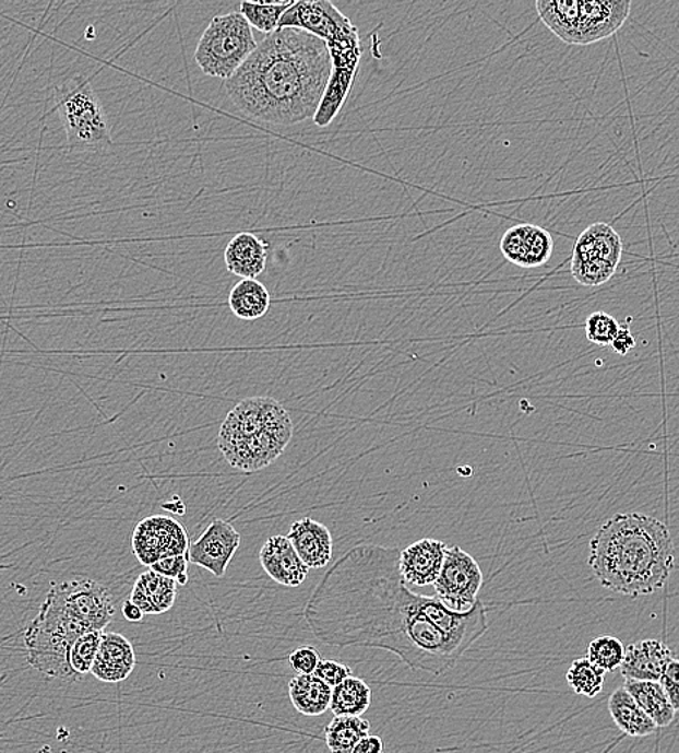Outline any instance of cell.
<instances>
[{"mask_svg":"<svg viewBox=\"0 0 679 753\" xmlns=\"http://www.w3.org/2000/svg\"><path fill=\"white\" fill-rule=\"evenodd\" d=\"M293 436V423L286 421L274 423L250 438L235 443H219V449L226 461L243 472H255L269 467L275 458L282 456Z\"/></svg>","mask_w":679,"mask_h":753,"instance_id":"10","label":"cell"},{"mask_svg":"<svg viewBox=\"0 0 679 753\" xmlns=\"http://www.w3.org/2000/svg\"><path fill=\"white\" fill-rule=\"evenodd\" d=\"M609 711L617 728L632 738H646L658 730L655 721L639 706L633 695L623 687L616 689L609 698Z\"/></svg>","mask_w":679,"mask_h":753,"instance_id":"24","label":"cell"},{"mask_svg":"<svg viewBox=\"0 0 679 753\" xmlns=\"http://www.w3.org/2000/svg\"><path fill=\"white\" fill-rule=\"evenodd\" d=\"M536 11L540 20L559 39L574 46L579 28L581 0H538Z\"/></svg>","mask_w":679,"mask_h":753,"instance_id":"27","label":"cell"},{"mask_svg":"<svg viewBox=\"0 0 679 753\" xmlns=\"http://www.w3.org/2000/svg\"><path fill=\"white\" fill-rule=\"evenodd\" d=\"M663 685L665 693H667L669 702H671L672 707L676 711H679V661L678 659H672L664 671L663 679L659 681Z\"/></svg>","mask_w":679,"mask_h":753,"instance_id":"41","label":"cell"},{"mask_svg":"<svg viewBox=\"0 0 679 753\" xmlns=\"http://www.w3.org/2000/svg\"><path fill=\"white\" fill-rule=\"evenodd\" d=\"M241 545V534L229 521L216 519L189 548V561L222 578Z\"/></svg>","mask_w":679,"mask_h":753,"instance_id":"12","label":"cell"},{"mask_svg":"<svg viewBox=\"0 0 679 753\" xmlns=\"http://www.w3.org/2000/svg\"><path fill=\"white\" fill-rule=\"evenodd\" d=\"M370 685L357 676H349L332 693L331 711L335 716L362 717L371 706Z\"/></svg>","mask_w":679,"mask_h":753,"instance_id":"31","label":"cell"},{"mask_svg":"<svg viewBox=\"0 0 679 753\" xmlns=\"http://www.w3.org/2000/svg\"><path fill=\"white\" fill-rule=\"evenodd\" d=\"M501 254L505 260L522 269H536L550 260L553 238L540 226L522 224L504 232L500 240Z\"/></svg>","mask_w":679,"mask_h":753,"instance_id":"16","label":"cell"},{"mask_svg":"<svg viewBox=\"0 0 679 753\" xmlns=\"http://www.w3.org/2000/svg\"><path fill=\"white\" fill-rule=\"evenodd\" d=\"M122 614L123 617H126L127 621L130 622H141L142 619H144L145 616V613L142 612V610L138 608L136 604L132 603L131 600H127L126 603H123Z\"/></svg>","mask_w":679,"mask_h":753,"instance_id":"44","label":"cell"},{"mask_svg":"<svg viewBox=\"0 0 679 753\" xmlns=\"http://www.w3.org/2000/svg\"><path fill=\"white\" fill-rule=\"evenodd\" d=\"M617 267L605 260H583L571 258V274L575 282L585 287H597L609 282L616 274Z\"/></svg>","mask_w":679,"mask_h":753,"instance_id":"35","label":"cell"},{"mask_svg":"<svg viewBox=\"0 0 679 753\" xmlns=\"http://www.w3.org/2000/svg\"><path fill=\"white\" fill-rule=\"evenodd\" d=\"M230 311L242 320L263 318L270 310L272 297L267 287L257 279H243L235 284L228 297Z\"/></svg>","mask_w":679,"mask_h":753,"instance_id":"29","label":"cell"},{"mask_svg":"<svg viewBox=\"0 0 679 753\" xmlns=\"http://www.w3.org/2000/svg\"><path fill=\"white\" fill-rule=\"evenodd\" d=\"M353 753H384V742L379 737L368 734L355 746Z\"/></svg>","mask_w":679,"mask_h":753,"instance_id":"43","label":"cell"},{"mask_svg":"<svg viewBox=\"0 0 679 753\" xmlns=\"http://www.w3.org/2000/svg\"><path fill=\"white\" fill-rule=\"evenodd\" d=\"M331 74L325 42L306 31L279 28L259 44L225 87L241 113L287 127L317 116Z\"/></svg>","mask_w":679,"mask_h":753,"instance_id":"2","label":"cell"},{"mask_svg":"<svg viewBox=\"0 0 679 753\" xmlns=\"http://www.w3.org/2000/svg\"><path fill=\"white\" fill-rule=\"evenodd\" d=\"M321 661V655L313 646H300V648L293 650L290 657H288L290 667L299 675L314 674Z\"/></svg>","mask_w":679,"mask_h":753,"instance_id":"39","label":"cell"},{"mask_svg":"<svg viewBox=\"0 0 679 753\" xmlns=\"http://www.w3.org/2000/svg\"><path fill=\"white\" fill-rule=\"evenodd\" d=\"M354 26L330 0H300L284 13L279 28H296L330 42Z\"/></svg>","mask_w":679,"mask_h":753,"instance_id":"13","label":"cell"},{"mask_svg":"<svg viewBox=\"0 0 679 753\" xmlns=\"http://www.w3.org/2000/svg\"><path fill=\"white\" fill-rule=\"evenodd\" d=\"M626 648L615 636H598L588 645L587 658L603 671L612 672L623 663Z\"/></svg>","mask_w":679,"mask_h":753,"instance_id":"34","label":"cell"},{"mask_svg":"<svg viewBox=\"0 0 679 753\" xmlns=\"http://www.w3.org/2000/svg\"><path fill=\"white\" fill-rule=\"evenodd\" d=\"M623 244L619 234L605 222H597L583 232L576 239L574 257L583 260H605L619 267Z\"/></svg>","mask_w":679,"mask_h":753,"instance_id":"25","label":"cell"},{"mask_svg":"<svg viewBox=\"0 0 679 753\" xmlns=\"http://www.w3.org/2000/svg\"><path fill=\"white\" fill-rule=\"evenodd\" d=\"M630 320L632 319L629 318L624 323H620L619 332H617V337L612 341L611 348L616 354L628 355L636 346V340H634L633 333L630 331Z\"/></svg>","mask_w":679,"mask_h":753,"instance_id":"42","label":"cell"},{"mask_svg":"<svg viewBox=\"0 0 679 753\" xmlns=\"http://www.w3.org/2000/svg\"><path fill=\"white\" fill-rule=\"evenodd\" d=\"M448 546L437 539H420L401 554V572L408 584L417 587L432 586L445 563Z\"/></svg>","mask_w":679,"mask_h":753,"instance_id":"17","label":"cell"},{"mask_svg":"<svg viewBox=\"0 0 679 753\" xmlns=\"http://www.w3.org/2000/svg\"><path fill=\"white\" fill-rule=\"evenodd\" d=\"M332 58V74L327 83L325 96L319 106L313 122L319 128H325L334 122V119L344 108L350 91H353L355 78L358 74L359 61H361L362 47L357 26H353L338 37L326 43Z\"/></svg>","mask_w":679,"mask_h":753,"instance_id":"7","label":"cell"},{"mask_svg":"<svg viewBox=\"0 0 679 753\" xmlns=\"http://www.w3.org/2000/svg\"><path fill=\"white\" fill-rule=\"evenodd\" d=\"M606 671L589 661L587 657L575 659L567 672L568 685L572 692L587 698L597 697L605 687Z\"/></svg>","mask_w":679,"mask_h":753,"instance_id":"32","label":"cell"},{"mask_svg":"<svg viewBox=\"0 0 679 753\" xmlns=\"http://www.w3.org/2000/svg\"><path fill=\"white\" fill-rule=\"evenodd\" d=\"M370 730V721L362 717L335 716L325 729L327 750L330 753H353Z\"/></svg>","mask_w":679,"mask_h":753,"instance_id":"30","label":"cell"},{"mask_svg":"<svg viewBox=\"0 0 679 753\" xmlns=\"http://www.w3.org/2000/svg\"><path fill=\"white\" fill-rule=\"evenodd\" d=\"M484 576L474 556L458 545L446 551L445 563L433 584L437 597L456 613H467L476 608Z\"/></svg>","mask_w":679,"mask_h":753,"instance_id":"9","label":"cell"},{"mask_svg":"<svg viewBox=\"0 0 679 753\" xmlns=\"http://www.w3.org/2000/svg\"><path fill=\"white\" fill-rule=\"evenodd\" d=\"M282 404L269 398L243 400L226 417L219 432V443H235L260 434L265 427L288 419Z\"/></svg>","mask_w":679,"mask_h":753,"instance_id":"14","label":"cell"},{"mask_svg":"<svg viewBox=\"0 0 679 753\" xmlns=\"http://www.w3.org/2000/svg\"><path fill=\"white\" fill-rule=\"evenodd\" d=\"M105 632L93 631L80 636L70 650V666L75 675L92 672Z\"/></svg>","mask_w":679,"mask_h":753,"instance_id":"36","label":"cell"},{"mask_svg":"<svg viewBox=\"0 0 679 753\" xmlns=\"http://www.w3.org/2000/svg\"><path fill=\"white\" fill-rule=\"evenodd\" d=\"M287 538L309 568H325L334 555L331 530L321 521L305 518L291 525Z\"/></svg>","mask_w":679,"mask_h":753,"instance_id":"21","label":"cell"},{"mask_svg":"<svg viewBox=\"0 0 679 753\" xmlns=\"http://www.w3.org/2000/svg\"><path fill=\"white\" fill-rule=\"evenodd\" d=\"M630 0H583L574 46H589L611 37L630 15Z\"/></svg>","mask_w":679,"mask_h":753,"instance_id":"15","label":"cell"},{"mask_svg":"<svg viewBox=\"0 0 679 753\" xmlns=\"http://www.w3.org/2000/svg\"><path fill=\"white\" fill-rule=\"evenodd\" d=\"M293 3H295L293 0L278 3L242 2L239 12L247 17L252 28L270 35L279 30L284 13L293 7Z\"/></svg>","mask_w":679,"mask_h":753,"instance_id":"33","label":"cell"},{"mask_svg":"<svg viewBox=\"0 0 679 753\" xmlns=\"http://www.w3.org/2000/svg\"><path fill=\"white\" fill-rule=\"evenodd\" d=\"M672 650L658 639H645L626 648L621 675L626 680L656 681L659 683L664 671L672 661Z\"/></svg>","mask_w":679,"mask_h":753,"instance_id":"18","label":"cell"},{"mask_svg":"<svg viewBox=\"0 0 679 753\" xmlns=\"http://www.w3.org/2000/svg\"><path fill=\"white\" fill-rule=\"evenodd\" d=\"M619 329L620 323L606 311H594L585 320V336L596 345L611 346Z\"/></svg>","mask_w":679,"mask_h":753,"instance_id":"37","label":"cell"},{"mask_svg":"<svg viewBox=\"0 0 679 753\" xmlns=\"http://www.w3.org/2000/svg\"><path fill=\"white\" fill-rule=\"evenodd\" d=\"M624 687L658 728H668L676 720V708L660 683L626 680Z\"/></svg>","mask_w":679,"mask_h":753,"instance_id":"28","label":"cell"},{"mask_svg":"<svg viewBox=\"0 0 679 753\" xmlns=\"http://www.w3.org/2000/svg\"><path fill=\"white\" fill-rule=\"evenodd\" d=\"M188 563L189 556L186 555L167 556V558L159 560L158 563L151 565L150 568L164 577L175 579L181 586H186L189 581Z\"/></svg>","mask_w":679,"mask_h":753,"instance_id":"38","label":"cell"},{"mask_svg":"<svg viewBox=\"0 0 679 753\" xmlns=\"http://www.w3.org/2000/svg\"><path fill=\"white\" fill-rule=\"evenodd\" d=\"M260 563L264 572L275 583L286 587H299L309 576V567L287 537H272L260 552Z\"/></svg>","mask_w":679,"mask_h":753,"instance_id":"19","label":"cell"},{"mask_svg":"<svg viewBox=\"0 0 679 753\" xmlns=\"http://www.w3.org/2000/svg\"><path fill=\"white\" fill-rule=\"evenodd\" d=\"M269 245L251 232H241L229 240L225 249V264L229 273L243 279H257L267 267Z\"/></svg>","mask_w":679,"mask_h":753,"instance_id":"22","label":"cell"},{"mask_svg":"<svg viewBox=\"0 0 679 753\" xmlns=\"http://www.w3.org/2000/svg\"><path fill=\"white\" fill-rule=\"evenodd\" d=\"M135 663V650L131 642L126 636L109 632L102 637L91 674L102 683L118 684L131 676Z\"/></svg>","mask_w":679,"mask_h":753,"instance_id":"20","label":"cell"},{"mask_svg":"<svg viewBox=\"0 0 679 753\" xmlns=\"http://www.w3.org/2000/svg\"><path fill=\"white\" fill-rule=\"evenodd\" d=\"M332 693L334 689L317 675H299L288 683L290 702L300 715L308 717L322 716L331 710Z\"/></svg>","mask_w":679,"mask_h":753,"instance_id":"26","label":"cell"},{"mask_svg":"<svg viewBox=\"0 0 679 753\" xmlns=\"http://www.w3.org/2000/svg\"><path fill=\"white\" fill-rule=\"evenodd\" d=\"M314 675L322 681H325L332 689L338 687L340 684L353 676V670L345 663L332 661V659H322L321 663L314 671Z\"/></svg>","mask_w":679,"mask_h":753,"instance_id":"40","label":"cell"},{"mask_svg":"<svg viewBox=\"0 0 679 753\" xmlns=\"http://www.w3.org/2000/svg\"><path fill=\"white\" fill-rule=\"evenodd\" d=\"M674 542L667 526L651 516L620 514L598 529L588 565L603 587L619 595H652L674 569Z\"/></svg>","mask_w":679,"mask_h":753,"instance_id":"3","label":"cell"},{"mask_svg":"<svg viewBox=\"0 0 679 753\" xmlns=\"http://www.w3.org/2000/svg\"><path fill=\"white\" fill-rule=\"evenodd\" d=\"M176 596L175 579L150 569L136 579L130 600L145 614H163L175 605Z\"/></svg>","mask_w":679,"mask_h":753,"instance_id":"23","label":"cell"},{"mask_svg":"<svg viewBox=\"0 0 679 753\" xmlns=\"http://www.w3.org/2000/svg\"><path fill=\"white\" fill-rule=\"evenodd\" d=\"M132 546L142 564L154 565L167 556L186 555L189 538L179 521L153 516L136 526Z\"/></svg>","mask_w":679,"mask_h":753,"instance_id":"11","label":"cell"},{"mask_svg":"<svg viewBox=\"0 0 679 753\" xmlns=\"http://www.w3.org/2000/svg\"><path fill=\"white\" fill-rule=\"evenodd\" d=\"M86 627L73 621L68 613L46 597L38 616L31 622L24 634L29 666L50 679L71 680L74 671L70 666V650Z\"/></svg>","mask_w":679,"mask_h":753,"instance_id":"4","label":"cell"},{"mask_svg":"<svg viewBox=\"0 0 679 753\" xmlns=\"http://www.w3.org/2000/svg\"><path fill=\"white\" fill-rule=\"evenodd\" d=\"M259 47L252 26L241 12L213 17L199 39L194 61L204 74L229 80Z\"/></svg>","mask_w":679,"mask_h":753,"instance_id":"5","label":"cell"},{"mask_svg":"<svg viewBox=\"0 0 679 753\" xmlns=\"http://www.w3.org/2000/svg\"><path fill=\"white\" fill-rule=\"evenodd\" d=\"M47 596L73 621L88 632H105L112 622L115 605L108 588L91 578H74L56 584Z\"/></svg>","mask_w":679,"mask_h":753,"instance_id":"8","label":"cell"},{"mask_svg":"<svg viewBox=\"0 0 679 753\" xmlns=\"http://www.w3.org/2000/svg\"><path fill=\"white\" fill-rule=\"evenodd\" d=\"M397 548L358 545L331 568L306 617L327 645L389 650L410 670L442 675L488 631L486 605L467 613L438 597L416 595L401 572Z\"/></svg>","mask_w":679,"mask_h":753,"instance_id":"1","label":"cell"},{"mask_svg":"<svg viewBox=\"0 0 679 753\" xmlns=\"http://www.w3.org/2000/svg\"><path fill=\"white\" fill-rule=\"evenodd\" d=\"M57 109L71 149L97 150L112 144L104 106L87 80L65 82L57 91Z\"/></svg>","mask_w":679,"mask_h":753,"instance_id":"6","label":"cell"}]
</instances>
